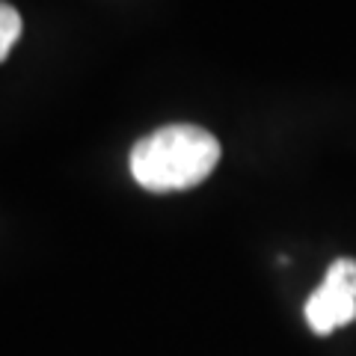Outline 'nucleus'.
<instances>
[{
    "instance_id": "f03ea898",
    "label": "nucleus",
    "mask_w": 356,
    "mask_h": 356,
    "mask_svg": "<svg viewBox=\"0 0 356 356\" xmlns=\"http://www.w3.org/2000/svg\"><path fill=\"white\" fill-rule=\"evenodd\" d=\"M312 332L330 336L332 330L356 321V259H336L315 291L306 300Z\"/></svg>"
},
{
    "instance_id": "7ed1b4c3",
    "label": "nucleus",
    "mask_w": 356,
    "mask_h": 356,
    "mask_svg": "<svg viewBox=\"0 0 356 356\" xmlns=\"http://www.w3.org/2000/svg\"><path fill=\"white\" fill-rule=\"evenodd\" d=\"M18 36H21V15H18V9L0 0V63H3L6 54L15 48Z\"/></svg>"
},
{
    "instance_id": "f257e3e1",
    "label": "nucleus",
    "mask_w": 356,
    "mask_h": 356,
    "mask_svg": "<svg viewBox=\"0 0 356 356\" xmlns=\"http://www.w3.org/2000/svg\"><path fill=\"white\" fill-rule=\"evenodd\" d=\"M220 161V143L199 125H166L131 149V175L152 193L202 184Z\"/></svg>"
}]
</instances>
